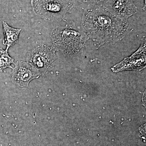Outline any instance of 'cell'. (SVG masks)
Segmentation results:
<instances>
[{
    "label": "cell",
    "instance_id": "1",
    "mask_svg": "<svg viewBox=\"0 0 146 146\" xmlns=\"http://www.w3.org/2000/svg\"><path fill=\"white\" fill-rule=\"evenodd\" d=\"M84 11L82 31L88 39L100 44L117 42L125 36L128 24L102 7L93 5Z\"/></svg>",
    "mask_w": 146,
    "mask_h": 146
},
{
    "label": "cell",
    "instance_id": "2",
    "mask_svg": "<svg viewBox=\"0 0 146 146\" xmlns=\"http://www.w3.org/2000/svg\"><path fill=\"white\" fill-rule=\"evenodd\" d=\"M53 49L69 54L78 53L83 48L88 39L83 32L74 24L67 23L65 25L57 27L51 33Z\"/></svg>",
    "mask_w": 146,
    "mask_h": 146
},
{
    "label": "cell",
    "instance_id": "3",
    "mask_svg": "<svg viewBox=\"0 0 146 146\" xmlns=\"http://www.w3.org/2000/svg\"><path fill=\"white\" fill-rule=\"evenodd\" d=\"M35 13L47 21L62 18L74 8L72 0H31Z\"/></svg>",
    "mask_w": 146,
    "mask_h": 146
},
{
    "label": "cell",
    "instance_id": "4",
    "mask_svg": "<svg viewBox=\"0 0 146 146\" xmlns=\"http://www.w3.org/2000/svg\"><path fill=\"white\" fill-rule=\"evenodd\" d=\"M55 58V51L51 47L42 45L30 51L27 60L28 63L43 73L50 69Z\"/></svg>",
    "mask_w": 146,
    "mask_h": 146
},
{
    "label": "cell",
    "instance_id": "5",
    "mask_svg": "<svg viewBox=\"0 0 146 146\" xmlns=\"http://www.w3.org/2000/svg\"><path fill=\"white\" fill-rule=\"evenodd\" d=\"M146 37L144 36L139 48L129 57L125 58L112 67L114 72L125 70L141 71L146 67Z\"/></svg>",
    "mask_w": 146,
    "mask_h": 146
},
{
    "label": "cell",
    "instance_id": "6",
    "mask_svg": "<svg viewBox=\"0 0 146 146\" xmlns=\"http://www.w3.org/2000/svg\"><path fill=\"white\" fill-rule=\"evenodd\" d=\"M100 6L113 16L125 21L138 12V8L132 0H106Z\"/></svg>",
    "mask_w": 146,
    "mask_h": 146
},
{
    "label": "cell",
    "instance_id": "7",
    "mask_svg": "<svg viewBox=\"0 0 146 146\" xmlns=\"http://www.w3.org/2000/svg\"><path fill=\"white\" fill-rule=\"evenodd\" d=\"M13 70V81L21 88H27L30 82L40 75V72L36 68L24 61L17 63Z\"/></svg>",
    "mask_w": 146,
    "mask_h": 146
},
{
    "label": "cell",
    "instance_id": "8",
    "mask_svg": "<svg viewBox=\"0 0 146 146\" xmlns=\"http://www.w3.org/2000/svg\"><path fill=\"white\" fill-rule=\"evenodd\" d=\"M3 26L4 34L3 44L7 46L6 49L8 50L9 47L18 43L21 30V29L13 28L9 26L4 21L3 22Z\"/></svg>",
    "mask_w": 146,
    "mask_h": 146
},
{
    "label": "cell",
    "instance_id": "9",
    "mask_svg": "<svg viewBox=\"0 0 146 146\" xmlns=\"http://www.w3.org/2000/svg\"><path fill=\"white\" fill-rule=\"evenodd\" d=\"M14 63V59L9 55L8 50L0 48V72L7 68H12L11 64Z\"/></svg>",
    "mask_w": 146,
    "mask_h": 146
},
{
    "label": "cell",
    "instance_id": "10",
    "mask_svg": "<svg viewBox=\"0 0 146 146\" xmlns=\"http://www.w3.org/2000/svg\"><path fill=\"white\" fill-rule=\"evenodd\" d=\"M83 3H87L93 5H100L106 0H80Z\"/></svg>",
    "mask_w": 146,
    "mask_h": 146
},
{
    "label": "cell",
    "instance_id": "11",
    "mask_svg": "<svg viewBox=\"0 0 146 146\" xmlns=\"http://www.w3.org/2000/svg\"><path fill=\"white\" fill-rule=\"evenodd\" d=\"M143 10L145 11L146 10V0H144V5L143 7Z\"/></svg>",
    "mask_w": 146,
    "mask_h": 146
}]
</instances>
